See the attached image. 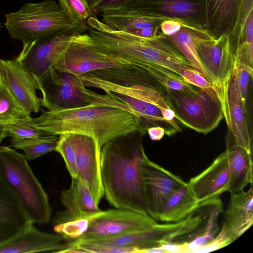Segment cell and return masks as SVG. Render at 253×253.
I'll list each match as a JSON object with an SVG mask.
<instances>
[{
  "label": "cell",
  "instance_id": "cell-21",
  "mask_svg": "<svg viewBox=\"0 0 253 253\" xmlns=\"http://www.w3.org/2000/svg\"><path fill=\"white\" fill-rule=\"evenodd\" d=\"M88 73L102 80L120 85H143L162 92L164 91L161 85L160 71L157 67H144L130 64Z\"/></svg>",
  "mask_w": 253,
  "mask_h": 253
},
{
  "label": "cell",
  "instance_id": "cell-42",
  "mask_svg": "<svg viewBox=\"0 0 253 253\" xmlns=\"http://www.w3.org/2000/svg\"><path fill=\"white\" fill-rule=\"evenodd\" d=\"M6 137H7L6 132L2 124L0 122V143Z\"/></svg>",
  "mask_w": 253,
  "mask_h": 253
},
{
  "label": "cell",
  "instance_id": "cell-3",
  "mask_svg": "<svg viewBox=\"0 0 253 253\" xmlns=\"http://www.w3.org/2000/svg\"><path fill=\"white\" fill-rule=\"evenodd\" d=\"M87 23L88 34L104 49L128 64L151 63L176 74L182 66H192L162 33L151 38L138 37L114 29L95 15Z\"/></svg>",
  "mask_w": 253,
  "mask_h": 253
},
{
  "label": "cell",
  "instance_id": "cell-4",
  "mask_svg": "<svg viewBox=\"0 0 253 253\" xmlns=\"http://www.w3.org/2000/svg\"><path fill=\"white\" fill-rule=\"evenodd\" d=\"M25 155L0 146V176L17 198L31 222L44 224L50 219L48 197L34 175Z\"/></svg>",
  "mask_w": 253,
  "mask_h": 253
},
{
  "label": "cell",
  "instance_id": "cell-6",
  "mask_svg": "<svg viewBox=\"0 0 253 253\" xmlns=\"http://www.w3.org/2000/svg\"><path fill=\"white\" fill-rule=\"evenodd\" d=\"M84 85L104 90L124 103L142 120L152 124L165 123L175 132L181 129L174 121V112L165 93L147 86L123 85L102 80L89 73L81 75Z\"/></svg>",
  "mask_w": 253,
  "mask_h": 253
},
{
  "label": "cell",
  "instance_id": "cell-2",
  "mask_svg": "<svg viewBox=\"0 0 253 253\" xmlns=\"http://www.w3.org/2000/svg\"><path fill=\"white\" fill-rule=\"evenodd\" d=\"M134 133L114 138L101 148V180L111 205L148 214L141 168L145 151Z\"/></svg>",
  "mask_w": 253,
  "mask_h": 253
},
{
  "label": "cell",
  "instance_id": "cell-1",
  "mask_svg": "<svg viewBox=\"0 0 253 253\" xmlns=\"http://www.w3.org/2000/svg\"><path fill=\"white\" fill-rule=\"evenodd\" d=\"M33 118L35 126L46 135L78 133L95 139L99 148L108 141L134 132L143 135L146 131L141 119L127 110L91 101L74 108L42 110Z\"/></svg>",
  "mask_w": 253,
  "mask_h": 253
},
{
  "label": "cell",
  "instance_id": "cell-32",
  "mask_svg": "<svg viewBox=\"0 0 253 253\" xmlns=\"http://www.w3.org/2000/svg\"><path fill=\"white\" fill-rule=\"evenodd\" d=\"M30 116L1 81L0 83V122Z\"/></svg>",
  "mask_w": 253,
  "mask_h": 253
},
{
  "label": "cell",
  "instance_id": "cell-14",
  "mask_svg": "<svg viewBox=\"0 0 253 253\" xmlns=\"http://www.w3.org/2000/svg\"><path fill=\"white\" fill-rule=\"evenodd\" d=\"M141 168L148 214L159 221L168 198L186 182L178 175L151 161L145 153L141 159Z\"/></svg>",
  "mask_w": 253,
  "mask_h": 253
},
{
  "label": "cell",
  "instance_id": "cell-33",
  "mask_svg": "<svg viewBox=\"0 0 253 253\" xmlns=\"http://www.w3.org/2000/svg\"><path fill=\"white\" fill-rule=\"evenodd\" d=\"M91 219L79 218L54 224V231L66 240L79 238L87 229Z\"/></svg>",
  "mask_w": 253,
  "mask_h": 253
},
{
  "label": "cell",
  "instance_id": "cell-7",
  "mask_svg": "<svg viewBox=\"0 0 253 253\" xmlns=\"http://www.w3.org/2000/svg\"><path fill=\"white\" fill-rule=\"evenodd\" d=\"M165 95L174 117L184 126L207 134L223 118L222 102L214 86L196 87L192 91L166 89Z\"/></svg>",
  "mask_w": 253,
  "mask_h": 253
},
{
  "label": "cell",
  "instance_id": "cell-36",
  "mask_svg": "<svg viewBox=\"0 0 253 253\" xmlns=\"http://www.w3.org/2000/svg\"><path fill=\"white\" fill-rule=\"evenodd\" d=\"M233 242L225 225L223 224L221 230L216 237L213 238L209 242L197 248L193 253H203L212 252L222 248Z\"/></svg>",
  "mask_w": 253,
  "mask_h": 253
},
{
  "label": "cell",
  "instance_id": "cell-19",
  "mask_svg": "<svg viewBox=\"0 0 253 253\" xmlns=\"http://www.w3.org/2000/svg\"><path fill=\"white\" fill-rule=\"evenodd\" d=\"M65 240L61 235L41 231L32 223L11 240L0 246V253H60L67 247Z\"/></svg>",
  "mask_w": 253,
  "mask_h": 253
},
{
  "label": "cell",
  "instance_id": "cell-28",
  "mask_svg": "<svg viewBox=\"0 0 253 253\" xmlns=\"http://www.w3.org/2000/svg\"><path fill=\"white\" fill-rule=\"evenodd\" d=\"M181 25V29L176 33L169 36L165 35L166 39L196 70L211 82L198 56L192 30L193 26L184 24Z\"/></svg>",
  "mask_w": 253,
  "mask_h": 253
},
{
  "label": "cell",
  "instance_id": "cell-23",
  "mask_svg": "<svg viewBox=\"0 0 253 253\" xmlns=\"http://www.w3.org/2000/svg\"><path fill=\"white\" fill-rule=\"evenodd\" d=\"M230 195L223 224L234 242L245 233L253 223L252 184L248 191L243 190Z\"/></svg>",
  "mask_w": 253,
  "mask_h": 253
},
{
  "label": "cell",
  "instance_id": "cell-24",
  "mask_svg": "<svg viewBox=\"0 0 253 253\" xmlns=\"http://www.w3.org/2000/svg\"><path fill=\"white\" fill-rule=\"evenodd\" d=\"M61 200L66 210L65 218L62 222L91 219L102 211L87 187L78 177H72L70 188L61 192Z\"/></svg>",
  "mask_w": 253,
  "mask_h": 253
},
{
  "label": "cell",
  "instance_id": "cell-18",
  "mask_svg": "<svg viewBox=\"0 0 253 253\" xmlns=\"http://www.w3.org/2000/svg\"><path fill=\"white\" fill-rule=\"evenodd\" d=\"M1 81L21 106L29 113H37L42 106L41 99L36 93L39 85L26 71L19 61L0 60Z\"/></svg>",
  "mask_w": 253,
  "mask_h": 253
},
{
  "label": "cell",
  "instance_id": "cell-26",
  "mask_svg": "<svg viewBox=\"0 0 253 253\" xmlns=\"http://www.w3.org/2000/svg\"><path fill=\"white\" fill-rule=\"evenodd\" d=\"M226 144L229 169L228 192L231 194L252 184L253 164L252 154L235 144Z\"/></svg>",
  "mask_w": 253,
  "mask_h": 253
},
{
  "label": "cell",
  "instance_id": "cell-39",
  "mask_svg": "<svg viewBox=\"0 0 253 253\" xmlns=\"http://www.w3.org/2000/svg\"><path fill=\"white\" fill-rule=\"evenodd\" d=\"M253 10V0H242L238 27L232 37L237 38L242 30L249 14Z\"/></svg>",
  "mask_w": 253,
  "mask_h": 253
},
{
  "label": "cell",
  "instance_id": "cell-38",
  "mask_svg": "<svg viewBox=\"0 0 253 253\" xmlns=\"http://www.w3.org/2000/svg\"><path fill=\"white\" fill-rule=\"evenodd\" d=\"M133 0H88L94 15L101 14L107 10L120 8Z\"/></svg>",
  "mask_w": 253,
  "mask_h": 253
},
{
  "label": "cell",
  "instance_id": "cell-25",
  "mask_svg": "<svg viewBox=\"0 0 253 253\" xmlns=\"http://www.w3.org/2000/svg\"><path fill=\"white\" fill-rule=\"evenodd\" d=\"M102 21L111 28L126 33L143 28H160L169 18L124 8L106 10L101 14Z\"/></svg>",
  "mask_w": 253,
  "mask_h": 253
},
{
  "label": "cell",
  "instance_id": "cell-27",
  "mask_svg": "<svg viewBox=\"0 0 253 253\" xmlns=\"http://www.w3.org/2000/svg\"><path fill=\"white\" fill-rule=\"evenodd\" d=\"M200 207L199 203L186 182L168 198L162 210L159 221H180Z\"/></svg>",
  "mask_w": 253,
  "mask_h": 253
},
{
  "label": "cell",
  "instance_id": "cell-29",
  "mask_svg": "<svg viewBox=\"0 0 253 253\" xmlns=\"http://www.w3.org/2000/svg\"><path fill=\"white\" fill-rule=\"evenodd\" d=\"M59 138V137L54 135L20 139L11 138L10 146L23 150L27 160H32L47 153L55 151Z\"/></svg>",
  "mask_w": 253,
  "mask_h": 253
},
{
  "label": "cell",
  "instance_id": "cell-5",
  "mask_svg": "<svg viewBox=\"0 0 253 253\" xmlns=\"http://www.w3.org/2000/svg\"><path fill=\"white\" fill-rule=\"evenodd\" d=\"M5 26L11 38L20 40L23 56L36 41L64 31L73 25L54 0L26 3L16 12L5 14Z\"/></svg>",
  "mask_w": 253,
  "mask_h": 253
},
{
  "label": "cell",
  "instance_id": "cell-35",
  "mask_svg": "<svg viewBox=\"0 0 253 253\" xmlns=\"http://www.w3.org/2000/svg\"><path fill=\"white\" fill-rule=\"evenodd\" d=\"M234 66L241 97L244 104L246 105L248 84L250 78L253 77V67L236 61Z\"/></svg>",
  "mask_w": 253,
  "mask_h": 253
},
{
  "label": "cell",
  "instance_id": "cell-43",
  "mask_svg": "<svg viewBox=\"0 0 253 253\" xmlns=\"http://www.w3.org/2000/svg\"><path fill=\"white\" fill-rule=\"evenodd\" d=\"M1 82V77H0V83Z\"/></svg>",
  "mask_w": 253,
  "mask_h": 253
},
{
  "label": "cell",
  "instance_id": "cell-37",
  "mask_svg": "<svg viewBox=\"0 0 253 253\" xmlns=\"http://www.w3.org/2000/svg\"><path fill=\"white\" fill-rule=\"evenodd\" d=\"M177 74L187 83L199 87L206 88L213 86L200 73L192 66H183Z\"/></svg>",
  "mask_w": 253,
  "mask_h": 253
},
{
  "label": "cell",
  "instance_id": "cell-31",
  "mask_svg": "<svg viewBox=\"0 0 253 253\" xmlns=\"http://www.w3.org/2000/svg\"><path fill=\"white\" fill-rule=\"evenodd\" d=\"M1 123L6 132L7 136L11 137L12 139L47 135L43 130L35 126L34 119L30 116L14 119Z\"/></svg>",
  "mask_w": 253,
  "mask_h": 253
},
{
  "label": "cell",
  "instance_id": "cell-17",
  "mask_svg": "<svg viewBox=\"0 0 253 253\" xmlns=\"http://www.w3.org/2000/svg\"><path fill=\"white\" fill-rule=\"evenodd\" d=\"M200 207L221 201L220 196L228 192L229 169L227 152L220 154L202 172L187 182Z\"/></svg>",
  "mask_w": 253,
  "mask_h": 253
},
{
  "label": "cell",
  "instance_id": "cell-16",
  "mask_svg": "<svg viewBox=\"0 0 253 253\" xmlns=\"http://www.w3.org/2000/svg\"><path fill=\"white\" fill-rule=\"evenodd\" d=\"M223 116L228 128L226 143L238 146L252 154L251 139L247 120L246 106L241 97L235 66L222 100Z\"/></svg>",
  "mask_w": 253,
  "mask_h": 253
},
{
  "label": "cell",
  "instance_id": "cell-34",
  "mask_svg": "<svg viewBox=\"0 0 253 253\" xmlns=\"http://www.w3.org/2000/svg\"><path fill=\"white\" fill-rule=\"evenodd\" d=\"M55 151L63 157L71 177H78L75 151L68 133L60 135Z\"/></svg>",
  "mask_w": 253,
  "mask_h": 253
},
{
  "label": "cell",
  "instance_id": "cell-15",
  "mask_svg": "<svg viewBox=\"0 0 253 253\" xmlns=\"http://www.w3.org/2000/svg\"><path fill=\"white\" fill-rule=\"evenodd\" d=\"M68 134L75 151L78 177L98 205L104 195L100 171V149L95 139L90 136Z\"/></svg>",
  "mask_w": 253,
  "mask_h": 253
},
{
  "label": "cell",
  "instance_id": "cell-11",
  "mask_svg": "<svg viewBox=\"0 0 253 253\" xmlns=\"http://www.w3.org/2000/svg\"><path fill=\"white\" fill-rule=\"evenodd\" d=\"M60 77L51 68L47 74L38 83L42 92V106L53 110L83 106L91 100L85 92L81 76L70 73H62Z\"/></svg>",
  "mask_w": 253,
  "mask_h": 253
},
{
  "label": "cell",
  "instance_id": "cell-40",
  "mask_svg": "<svg viewBox=\"0 0 253 253\" xmlns=\"http://www.w3.org/2000/svg\"><path fill=\"white\" fill-rule=\"evenodd\" d=\"M181 26V23L179 21L168 18L162 22L160 28L163 34L166 36H169L179 31Z\"/></svg>",
  "mask_w": 253,
  "mask_h": 253
},
{
  "label": "cell",
  "instance_id": "cell-8",
  "mask_svg": "<svg viewBox=\"0 0 253 253\" xmlns=\"http://www.w3.org/2000/svg\"><path fill=\"white\" fill-rule=\"evenodd\" d=\"M201 62L221 102L235 63V45L230 37L214 38L207 30L192 27Z\"/></svg>",
  "mask_w": 253,
  "mask_h": 253
},
{
  "label": "cell",
  "instance_id": "cell-13",
  "mask_svg": "<svg viewBox=\"0 0 253 253\" xmlns=\"http://www.w3.org/2000/svg\"><path fill=\"white\" fill-rule=\"evenodd\" d=\"M120 8L166 17L207 30L205 0H134Z\"/></svg>",
  "mask_w": 253,
  "mask_h": 253
},
{
  "label": "cell",
  "instance_id": "cell-12",
  "mask_svg": "<svg viewBox=\"0 0 253 253\" xmlns=\"http://www.w3.org/2000/svg\"><path fill=\"white\" fill-rule=\"evenodd\" d=\"M84 33L85 31L75 25L64 31L42 38L33 42L23 56L15 59L38 84L53 68L58 57L72 39Z\"/></svg>",
  "mask_w": 253,
  "mask_h": 253
},
{
  "label": "cell",
  "instance_id": "cell-10",
  "mask_svg": "<svg viewBox=\"0 0 253 253\" xmlns=\"http://www.w3.org/2000/svg\"><path fill=\"white\" fill-rule=\"evenodd\" d=\"M157 223L148 214L125 209L101 211L92 218L87 230L76 242L108 239L148 228Z\"/></svg>",
  "mask_w": 253,
  "mask_h": 253
},
{
  "label": "cell",
  "instance_id": "cell-20",
  "mask_svg": "<svg viewBox=\"0 0 253 253\" xmlns=\"http://www.w3.org/2000/svg\"><path fill=\"white\" fill-rule=\"evenodd\" d=\"M32 223L17 198L0 176V246Z\"/></svg>",
  "mask_w": 253,
  "mask_h": 253
},
{
  "label": "cell",
  "instance_id": "cell-9",
  "mask_svg": "<svg viewBox=\"0 0 253 253\" xmlns=\"http://www.w3.org/2000/svg\"><path fill=\"white\" fill-rule=\"evenodd\" d=\"M130 64L104 49L88 33L76 36L56 59L53 68L61 73L81 75L92 71Z\"/></svg>",
  "mask_w": 253,
  "mask_h": 253
},
{
  "label": "cell",
  "instance_id": "cell-30",
  "mask_svg": "<svg viewBox=\"0 0 253 253\" xmlns=\"http://www.w3.org/2000/svg\"><path fill=\"white\" fill-rule=\"evenodd\" d=\"M59 5L73 25L88 32L87 19L95 15L88 0H58Z\"/></svg>",
  "mask_w": 253,
  "mask_h": 253
},
{
  "label": "cell",
  "instance_id": "cell-44",
  "mask_svg": "<svg viewBox=\"0 0 253 253\" xmlns=\"http://www.w3.org/2000/svg\"><path fill=\"white\" fill-rule=\"evenodd\" d=\"M0 28H1V25H0Z\"/></svg>",
  "mask_w": 253,
  "mask_h": 253
},
{
  "label": "cell",
  "instance_id": "cell-22",
  "mask_svg": "<svg viewBox=\"0 0 253 253\" xmlns=\"http://www.w3.org/2000/svg\"><path fill=\"white\" fill-rule=\"evenodd\" d=\"M242 0H205L207 31L214 38L232 37L238 27Z\"/></svg>",
  "mask_w": 253,
  "mask_h": 253
},
{
  "label": "cell",
  "instance_id": "cell-41",
  "mask_svg": "<svg viewBox=\"0 0 253 253\" xmlns=\"http://www.w3.org/2000/svg\"><path fill=\"white\" fill-rule=\"evenodd\" d=\"M147 131L150 139L154 141L160 140L165 134V128L159 126L149 127Z\"/></svg>",
  "mask_w": 253,
  "mask_h": 253
}]
</instances>
